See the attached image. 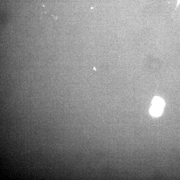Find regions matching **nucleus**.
<instances>
[{"instance_id": "1", "label": "nucleus", "mask_w": 180, "mask_h": 180, "mask_svg": "<svg viewBox=\"0 0 180 180\" xmlns=\"http://www.w3.org/2000/svg\"><path fill=\"white\" fill-rule=\"evenodd\" d=\"M163 109L157 106H152L150 110V114L154 117H159L162 114Z\"/></svg>"}, {"instance_id": "2", "label": "nucleus", "mask_w": 180, "mask_h": 180, "mask_svg": "<svg viewBox=\"0 0 180 180\" xmlns=\"http://www.w3.org/2000/svg\"><path fill=\"white\" fill-rule=\"evenodd\" d=\"M152 105L163 109L165 106L164 101L161 98L156 97L153 98Z\"/></svg>"}]
</instances>
